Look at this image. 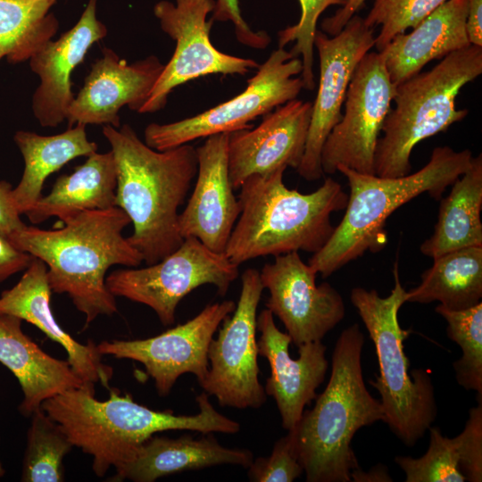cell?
Returning a JSON list of instances; mask_svg holds the SVG:
<instances>
[{"instance_id":"1","label":"cell","mask_w":482,"mask_h":482,"mask_svg":"<svg viewBox=\"0 0 482 482\" xmlns=\"http://www.w3.org/2000/svg\"><path fill=\"white\" fill-rule=\"evenodd\" d=\"M57 229L25 226L7 238L18 249L43 261L54 293L67 294L88 326L100 315L117 312L105 274L112 265L137 267L143 257L122 236L131 223L119 207L81 211Z\"/></svg>"},{"instance_id":"2","label":"cell","mask_w":482,"mask_h":482,"mask_svg":"<svg viewBox=\"0 0 482 482\" xmlns=\"http://www.w3.org/2000/svg\"><path fill=\"white\" fill-rule=\"evenodd\" d=\"M109 398L95 397V385L85 384L45 401L42 409L55 420L73 446L93 457L92 469L104 477L129 463L137 447L151 436L166 430L202 434H235L240 424L220 413L204 391L196 396L199 412L176 415L137 403L130 395L110 388Z\"/></svg>"},{"instance_id":"3","label":"cell","mask_w":482,"mask_h":482,"mask_svg":"<svg viewBox=\"0 0 482 482\" xmlns=\"http://www.w3.org/2000/svg\"><path fill=\"white\" fill-rule=\"evenodd\" d=\"M111 145L117 175L115 205L133 224L127 237L147 265L177 250L184 239L179 231V208L197 173L196 149L185 144L156 151L124 124L103 126Z\"/></svg>"},{"instance_id":"4","label":"cell","mask_w":482,"mask_h":482,"mask_svg":"<svg viewBox=\"0 0 482 482\" xmlns=\"http://www.w3.org/2000/svg\"><path fill=\"white\" fill-rule=\"evenodd\" d=\"M363 345L359 324L342 331L325 390L292 428L307 482L352 481V471L359 468L351 447L354 434L362 427L384 421L381 403L370 394L363 380Z\"/></svg>"},{"instance_id":"5","label":"cell","mask_w":482,"mask_h":482,"mask_svg":"<svg viewBox=\"0 0 482 482\" xmlns=\"http://www.w3.org/2000/svg\"><path fill=\"white\" fill-rule=\"evenodd\" d=\"M287 168L252 175L240 187V214L225 249L235 264L291 252L315 253L335 227L330 216L345 208L348 195L332 178L315 191L302 194L283 182Z\"/></svg>"},{"instance_id":"6","label":"cell","mask_w":482,"mask_h":482,"mask_svg":"<svg viewBox=\"0 0 482 482\" xmlns=\"http://www.w3.org/2000/svg\"><path fill=\"white\" fill-rule=\"evenodd\" d=\"M469 149L455 151L437 146L428 163L418 171L397 178H383L357 172L339 165L348 181L345 212L321 249L308 264L323 278L330 276L366 252L377 253L387 243L386 221L403 204L428 193L439 200L445 189L470 166Z\"/></svg>"},{"instance_id":"7","label":"cell","mask_w":482,"mask_h":482,"mask_svg":"<svg viewBox=\"0 0 482 482\" xmlns=\"http://www.w3.org/2000/svg\"><path fill=\"white\" fill-rule=\"evenodd\" d=\"M482 73V46L453 52L428 71L396 86L382 127L376 153L375 175L397 178L411 170L410 157L422 140L448 129L466 118L468 109H457L461 89Z\"/></svg>"},{"instance_id":"8","label":"cell","mask_w":482,"mask_h":482,"mask_svg":"<svg viewBox=\"0 0 482 482\" xmlns=\"http://www.w3.org/2000/svg\"><path fill=\"white\" fill-rule=\"evenodd\" d=\"M395 287L386 297L374 289L354 287L350 299L375 345L379 375L370 383L381 397L384 422L407 446L414 445L434 423L437 415L434 386L428 371L416 369L409 375L403 340L409 332L398 320L405 302L398 263L394 266Z\"/></svg>"},{"instance_id":"9","label":"cell","mask_w":482,"mask_h":482,"mask_svg":"<svg viewBox=\"0 0 482 482\" xmlns=\"http://www.w3.org/2000/svg\"><path fill=\"white\" fill-rule=\"evenodd\" d=\"M302 60L284 48L274 50L247 80L242 93L197 115L175 122L148 124L145 143L156 151L171 149L201 137L250 129L251 121L285 103L303 89Z\"/></svg>"},{"instance_id":"10","label":"cell","mask_w":482,"mask_h":482,"mask_svg":"<svg viewBox=\"0 0 482 482\" xmlns=\"http://www.w3.org/2000/svg\"><path fill=\"white\" fill-rule=\"evenodd\" d=\"M239 275L238 265L224 253H216L195 237L156 263L141 269H124L105 278L108 290L116 297L150 307L164 326L175 321L179 302L203 285H213L225 295Z\"/></svg>"},{"instance_id":"11","label":"cell","mask_w":482,"mask_h":482,"mask_svg":"<svg viewBox=\"0 0 482 482\" xmlns=\"http://www.w3.org/2000/svg\"><path fill=\"white\" fill-rule=\"evenodd\" d=\"M215 0H162L154 6L164 33L175 42L174 53L152 88L139 113L156 112L164 108L172 90L190 80L212 75L241 76L259 63L248 58L219 51L211 42L213 24L207 16L213 12Z\"/></svg>"},{"instance_id":"12","label":"cell","mask_w":482,"mask_h":482,"mask_svg":"<svg viewBox=\"0 0 482 482\" xmlns=\"http://www.w3.org/2000/svg\"><path fill=\"white\" fill-rule=\"evenodd\" d=\"M396 86L381 52H368L357 64L347 87L344 112L327 137L320 155L324 174L339 165L375 175V153Z\"/></svg>"},{"instance_id":"13","label":"cell","mask_w":482,"mask_h":482,"mask_svg":"<svg viewBox=\"0 0 482 482\" xmlns=\"http://www.w3.org/2000/svg\"><path fill=\"white\" fill-rule=\"evenodd\" d=\"M263 287L260 271L246 269L232 316H227L208 349L209 371L200 386L221 406L258 409L267 395L259 381L256 312Z\"/></svg>"},{"instance_id":"14","label":"cell","mask_w":482,"mask_h":482,"mask_svg":"<svg viewBox=\"0 0 482 482\" xmlns=\"http://www.w3.org/2000/svg\"><path fill=\"white\" fill-rule=\"evenodd\" d=\"M235 308L231 300L212 303L184 324L155 337L103 341L97 349L102 355L142 363L154 379L158 395L165 396L182 374H194L199 386L204 382L209 371L210 343L220 324Z\"/></svg>"},{"instance_id":"15","label":"cell","mask_w":482,"mask_h":482,"mask_svg":"<svg viewBox=\"0 0 482 482\" xmlns=\"http://www.w3.org/2000/svg\"><path fill=\"white\" fill-rule=\"evenodd\" d=\"M374 44V29L357 14L333 37L316 30L314 47L320 59V80L303 156L296 169L304 179L312 181L324 176L320 162L324 142L342 117L347 87L357 64Z\"/></svg>"},{"instance_id":"16","label":"cell","mask_w":482,"mask_h":482,"mask_svg":"<svg viewBox=\"0 0 482 482\" xmlns=\"http://www.w3.org/2000/svg\"><path fill=\"white\" fill-rule=\"evenodd\" d=\"M316 275L298 252L275 256L260 271L270 294L266 308L280 320L296 346L321 341L345 317L341 295L329 283L317 285Z\"/></svg>"},{"instance_id":"17","label":"cell","mask_w":482,"mask_h":482,"mask_svg":"<svg viewBox=\"0 0 482 482\" xmlns=\"http://www.w3.org/2000/svg\"><path fill=\"white\" fill-rule=\"evenodd\" d=\"M312 104L293 99L262 117L254 129L229 133V173L234 189L252 175L300 165L306 144Z\"/></svg>"},{"instance_id":"18","label":"cell","mask_w":482,"mask_h":482,"mask_svg":"<svg viewBox=\"0 0 482 482\" xmlns=\"http://www.w3.org/2000/svg\"><path fill=\"white\" fill-rule=\"evenodd\" d=\"M102 53L68 109V128L82 123L119 129L121 107L139 112L164 67L155 55L128 64L111 48Z\"/></svg>"},{"instance_id":"19","label":"cell","mask_w":482,"mask_h":482,"mask_svg":"<svg viewBox=\"0 0 482 482\" xmlns=\"http://www.w3.org/2000/svg\"><path fill=\"white\" fill-rule=\"evenodd\" d=\"M229 133L206 137L196 149L197 173L187 204L179 215L183 239L195 237L216 253H224L240 214L229 173Z\"/></svg>"},{"instance_id":"20","label":"cell","mask_w":482,"mask_h":482,"mask_svg":"<svg viewBox=\"0 0 482 482\" xmlns=\"http://www.w3.org/2000/svg\"><path fill=\"white\" fill-rule=\"evenodd\" d=\"M273 316L266 308L257 317V329L261 332L258 353L267 359L270 367L265 393L274 398L282 427L288 431L295 427L304 407L316 398L328 362L321 341L297 346L299 356L293 359L289 355L291 337L277 328Z\"/></svg>"},{"instance_id":"21","label":"cell","mask_w":482,"mask_h":482,"mask_svg":"<svg viewBox=\"0 0 482 482\" xmlns=\"http://www.w3.org/2000/svg\"><path fill=\"white\" fill-rule=\"evenodd\" d=\"M97 0H89L78 22L57 40H49L29 60L40 83L32 96L31 108L38 123L54 128L67 118L74 95L71 75L91 46L107 35L97 19Z\"/></svg>"},{"instance_id":"22","label":"cell","mask_w":482,"mask_h":482,"mask_svg":"<svg viewBox=\"0 0 482 482\" xmlns=\"http://www.w3.org/2000/svg\"><path fill=\"white\" fill-rule=\"evenodd\" d=\"M52 293L46 263L33 256L17 284L1 293L0 313L18 317L37 327L63 347L67 361L84 382L100 383L110 389L112 368L103 362V355L92 340L81 344L57 323L50 306Z\"/></svg>"},{"instance_id":"23","label":"cell","mask_w":482,"mask_h":482,"mask_svg":"<svg viewBox=\"0 0 482 482\" xmlns=\"http://www.w3.org/2000/svg\"><path fill=\"white\" fill-rule=\"evenodd\" d=\"M21 321L0 313V363L17 378L23 394L19 411L30 417L45 401L88 383L76 374L68 361L44 352L22 331Z\"/></svg>"},{"instance_id":"24","label":"cell","mask_w":482,"mask_h":482,"mask_svg":"<svg viewBox=\"0 0 482 482\" xmlns=\"http://www.w3.org/2000/svg\"><path fill=\"white\" fill-rule=\"evenodd\" d=\"M467 13L468 0H447L411 32L394 37L381 51L391 81L397 86L431 61L469 46Z\"/></svg>"},{"instance_id":"25","label":"cell","mask_w":482,"mask_h":482,"mask_svg":"<svg viewBox=\"0 0 482 482\" xmlns=\"http://www.w3.org/2000/svg\"><path fill=\"white\" fill-rule=\"evenodd\" d=\"M253 460L250 450L224 447L212 433L199 438L189 435L170 438L154 434L137 447L132 461L116 471L111 480L154 482L167 475L216 465L248 468Z\"/></svg>"},{"instance_id":"26","label":"cell","mask_w":482,"mask_h":482,"mask_svg":"<svg viewBox=\"0 0 482 482\" xmlns=\"http://www.w3.org/2000/svg\"><path fill=\"white\" fill-rule=\"evenodd\" d=\"M116 165L112 151L97 152L71 174L60 176L50 193L26 212L33 224L51 217L61 220L81 211L105 210L115 205Z\"/></svg>"},{"instance_id":"27","label":"cell","mask_w":482,"mask_h":482,"mask_svg":"<svg viewBox=\"0 0 482 482\" xmlns=\"http://www.w3.org/2000/svg\"><path fill=\"white\" fill-rule=\"evenodd\" d=\"M86 126L77 123L54 136L25 130L14 134L13 140L24 161L21 179L11 192L20 214H26L42 196L44 183L52 173L77 157L97 151V144L87 137Z\"/></svg>"},{"instance_id":"28","label":"cell","mask_w":482,"mask_h":482,"mask_svg":"<svg viewBox=\"0 0 482 482\" xmlns=\"http://www.w3.org/2000/svg\"><path fill=\"white\" fill-rule=\"evenodd\" d=\"M481 209L482 155L478 154L441 199L434 232L422 243L420 252L434 259L464 247H482Z\"/></svg>"},{"instance_id":"29","label":"cell","mask_w":482,"mask_h":482,"mask_svg":"<svg viewBox=\"0 0 482 482\" xmlns=\"http://www.w3.org/2000/svg\"><path fill=\"white\" fill-rule=\"evenodd\" d=\"M420 283L405 293V302L434 301L451 310H463L481 302L482 247L453 250L433 259Z\"/></svg>"},{"instance_id":"30","label":"cell","mask_w":482,"mask_h":482,"mask_svg":"<svg viewBox=\"0 0 482 482\" xmlns=\"http://www.w3.org/2000/svg\"><path fill=\"white\" fill-rule=\"evenodd\" d=\"M57 0H0V60L29 61L55 35L59 23L49 12Z\"/></svg>"},{"instance_id":"31","label":"cell","mask_w":482,"mask_h":482,"mask_svg":"<svg viewBox=\"0 0 482 482\" xmlns=\"http://www.w3.org/2000/svg\"><path fill=\"white\" fill-rule=\"evenodd\" d=\"M30 417L21 480L62 482L64 480L63 458L73 445L42 407Z\"/></svg>"},{"instance_id":"32","label":"cell","mask_w":482,"mask_h":482,"mask_svg":"<svg viewBox=\"0 0 482 482\" xmlns=\"http://www.w3.org/2000/svg\"><path fill=\"white\" fill-rule=\"evenodd\" d=\"M435 311L446 320L447 337L462 352L453 364L458 384L476 391L478 403H482V303L463 310L438 304Z\"/></svg>"},{"instance_id":"33","label":"cell","mask_w":482,"mask_h":482,"mask_svg":"<svg viewBox=\"0 0 482 482\" xmlns=\"http://www.w3.org/2000/svg\"><path fill=\"white\" fill-rule=\"evenodd\" d=\"M429 445L419 458L396 456L395 461L405 474L406 482H463L453 438L430 427Z\"/></svg>"},{"instance_id":"34","label":"cell","mask_w":482,"mask_h":482,"mask_svg":"<svg viewBox=\"0 0 482 482\" xmlns=\"http://www.w3.org/2000/svg\"><path fill=\"white\" fill-rule=\"evenodd\" d=\"M447 0H373L364 19L371 29L380 26L374 46L381 52L397 34L414 28Z\"/></svg>"},{"instance_id":"35","label":"cell","mask_w":482,"mask_h":482,"mask_svg":"<svg viewBox=\"0 0 482 482\" xmlns=\"http://www.w3.org/2000/svg\"><path fill=\"white\" fill-rule=\"evenodd\" d=\"M301 6L299 21L278 33V47L295 41L290 53L294 57L302 56L303 71L301 78L303 89L313 90L315 79L313 72L314 37L320 14L331 5H344L346 0H298Z\"/></svg>"},{"instance_id":"36","label":"cell","mask_w":482,"mask_h":482,"mask_svg":"<svg viewBox=\"0 0 482 482\" xmlns=\"http://www.w3.org/2000/svg\"><path fill=\"white\" fill-rule=\"evenodd\" d=\"M253 482H292L303 473L298 460L293 430L276 441L267 457L253 458L247 468Z\"/></svg>"},{"instance_id":"37","label":"cell","mask_w":482,"mask_h":482,"mask_svg":"<svg viewBox=\"0 0 482 482\" xmlns=\"http://www.w3.org/2000/svg\"><path fill=\"white\" fill-rule=\"evenodd\" d=\"M459 469L466 481H482V403L470 409L461 434L453 438Z\"/></svg>"},{"instance_id":"38","label":"cell","mask_w":482,"mask_h":482,"mask_svg":"<svg viewBox=\"0 0 482 482\" xmlns=\"http://www.w3.org/2000/svg\"><path fill=\"white\" fill-rule=\"evenodd\" d=\"M211 19L213 21H231L237 40L245 46L263 49L270 43L266 31H253L241 15L238 0H215V8Z\"/></svg>"},{"instance_id":"39","label":"cell","mask_w":482,"mask_h":482,"mask_svg":"<svg viewBox=\"0 0 482 482\" xmlns=\"http://www.w3.org/2000/svg\"><path fill=\"white\" fill-rule=\"evenodd\" d=\"M32 258L31 254L16 248L7 237L0 234V283L25 270Z\"/></svg>"},{"instance_id":"40","label":"cell","mask_w":482,"mask_h":482,"mask_svg":"<svg viewBox=\"0 0 482 482\" xmlns=\"http://www.w3.org/2000/svg\"><path fill=\"white\" fill-rule=\"evenodd\" d=\"M12 189L9 182L0 181V234L5 237L26 226L12 202Z\"/></svg>"},{"instance_id":"41","label":"cell","mask_w":482,"mask_h":482,"mask_svg":"<svg viewBox=\"0 0 482 482\" xmlns=\"http://www.w3.org/2000/svg\"><path fill=\"white\" fill-rule=\"evenodd\" d=\"M366 0H346L336 12L321 22V31L329 36H336L345 26L347 21L362 8Z\"/></svg>"},{"instance_id":"42","label":"cell","mask_w":482,"mask_h":482,"mask_svg":"<svg viewBox=\"0 0 482 482\" xmlns=\"http://www.w3.org/2000/svg\"><path fill=\"white\" fill-rule=\"evenodd\" d=\"M466 30L470 44L482 46V0H468Z\"/></svg>"},{"instance_id":"43","label":"cell","mask_w":482,"mask_h":482,"mask_svg":"<svg viewBox=\"0 0 482 482\" xmlns=\"http://www.w3.org/2000/svg\"><path fill=\"white\" fill-rule=\"evenodd\" d=\"M351 479L352 481L355 482L392 481V478L388 475L386 467L381 464L373 467L370 470L366 472L361 470L360 468H357L352 471Z\"/></svg>"},{"instance_id":"44","label":"cell","mask_w":482,"mask_h":482,"mask_svg":"<svg viewBox=\"0 0 482 482\" xmlns=\"http://www.w3.org/2000/svg\"><path fill=\"white\" fill-rule=\"evenodd\" d=\"M4 473H5V470L0 461V478L4 475Z\"/></svg>"}]
</instances>
